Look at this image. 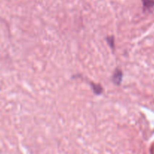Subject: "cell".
I'll list each match as a JSON object with an SVG mask.
<instances>
[{
  "label": "cell",
  "instance_id": "cell-1",
  "mask_svg": "<svg viewBox=\"0 0 154 154\" xmlns=\"http://www.w3.org/2000/svg\"><path fill=\"white\" fill-rule=\"evenodd\" d=\"M143 5L144 10L152 11L154 10V0H143Z\"/></svg>",
  "mask_w": 154,
  "mask_h": 154
},
{
  "label": "cell",
  "instance_id": "cell-2",
  "mask_svg": "<svg viewBox=\"0 0 154 154\" xmlns=\"http://www.w3.org/2000/svg\"><path fill=\"white\" fill-rule=\"evenodd\" d=\"M113 77H114V78H113V80H114L115 82L117 84H119L121 81V78H122V72H121L120 71H116V72L115 73L114 76Z\"/></svg>",
  "mask_w": 154,
  "mask_h": 154
}]
</instances>
